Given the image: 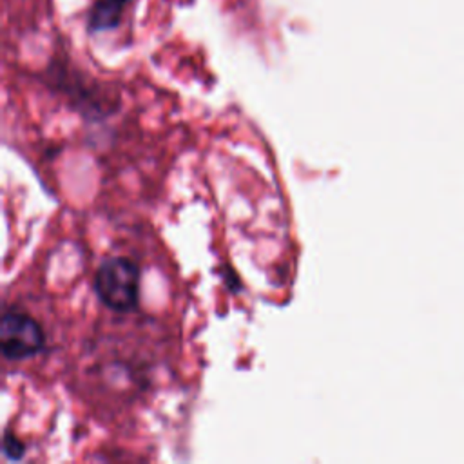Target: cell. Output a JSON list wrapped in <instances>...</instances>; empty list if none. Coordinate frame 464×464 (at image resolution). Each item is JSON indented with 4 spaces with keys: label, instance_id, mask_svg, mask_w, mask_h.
<instances>
[{
    "label": "cell",
    "instance_id": "cell-1",
    "mask_svg": "<svg viewBox=\"0 0 464 464\" xmlns=\"http://www.w3.org/2000/svg\"><path fill=\"white\" fill-rule=\"evenodd\" d=\"M98 299L114 312H130L140 295V268L127 257L105 259L94 276Z\"/></svg>",
    "mask_w": 464,
    "mask_h": 464
},
{
    "label": "cell",
    "instance_id": "cell-2",
    "mask_svg": "<svg viewBox=\"0 0 464 464\" xmlns=\"http://www.w3.org/2000/svg\"><path fill=\"white\" fill-rule=\"evenodd\" d=\"M0 348L9 361H25L45 348V334L36 319L11 310L2 315Z\"/></svg>",
    "mask_w": 464,
    "mask_h": 464
},
{
    "label": "cell",
    "instance_id": "cell-3",
    "mask_svg": "<svg viewBox=\"0 0 464 464\" xmlns=\"http://www.w3.org/2000/svg\"><path fill=\"white\" fill-rule=\"evenodd\" d=\"M129 0H96L89 11V29L105 31L120 24L121 13Z\"/></svg>",
    "mask_w": 464,
    "mask_h": 464
},
{
    "label": "cell",
    "instance_id": "cell-4",
    "mask_svg": "<svg viewBox=\"0 0 464 464\" xmlns=\"http://www.w3.org/2000/svg\"><path fill=\"white\" fill-rule=\"evenodd\" d=\"M4 453L11 459V460H20L25 453V446L22 444L20 439H16L13 433L5 431L4 435Z\"/></svg>",
    "mask_w": 464,
    "mask_h": 464
}]
</instances>
